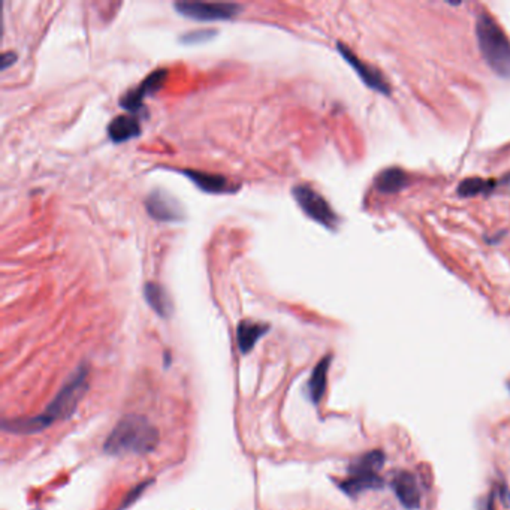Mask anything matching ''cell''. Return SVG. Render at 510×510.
Segmentation results:
<instances>
[{
    "label": "cell",
    "instance_id": "6da1fadb",
    "mask_svg": "<svg viewBox=\"0 0 510 510\" xmlns=\"http://www.w3.org/2000/svg\"><path fill=\"white\" fill-rule=\"evenodd\" d=\"M87 388H89V367L83 364L62 386L57 395L52 398L41 415L5 420L2 424L3 430L17 434V436H29V434H36L48 428L54 422L69 419L87 392Z\"/></svg>",
    "mask_w": 510,
    "mask_h": 510
},
{
    "label": "cell",
    "instance_id": "7a4b0ae2",
    "mask_svg": "<svg viewBox=\"0 0 510 510\" xmlns=\"http://www.w3.org/2000/svg\"><path fill=\"white\" fill-rule=\"evenodd\" d=\"M159 443V431L141 415L125 416L104 443L108 455L120 457L126 453L146 455L153 452Z\"/></svg>",
    "mask_w": 510,
    "mask_h": 510
},
{
    "label": "cell",
    "instance_id": "3957f363",
    "mask_svg": "<svg viewBox=\"0 0 510 510\" xmlns=\"http://www.w3.org/2000/svg\"><path fill=\"white\" fill-rule=\"evenodd\" d=\"M476 38L485 63L498 77L510 78V39L500 24L486 13L477 15Z\"/></svg>",
    "mask_w": 510,
    "mask_h": 510
},
{
    "label": "cell",
    "instance_id": "277c9868",
    "mask_svg": "<svg viewBox=\"0 0 510 510\" xmlns=\"http://www.w3.org/2000/svg\"><path fill=\"white\" fill-rule=\"evenodd\" d=\"M385 462V453L382 451H370L362 457L356 458L349 465V476L340 483V490L349 497H357L368 490H377L383 486L382 477L378 476Z\"/></svg>",
    "mask_w": 510,
    "mask_h": 510
},
{
    "label": "cell",
    "instance_id": "5b68a950",
    "mask_svg": "<svg viewBox=\"0 0 510 510\" xmlns=\"http://www.w3.org/2000/svg\"><path fill=\"white\" fill-rule=\"evenodd\" d=\"M295 201L298 202L299 208L306 213L311 220L318 222L319 225L325 226L327 229H335L339 226L340 220L339 215L331 208L328 201L325 199L322 194L314 190L309 184H297L292 189Z\"/></svg>",
    "mask_w": 510,
    "mask_h": 510
},
{
    "label": "cell",
    "instance_id": "8992f818",
    "mask_svg": "<svg viewBox=\"0 0 510 510\" xmlns=\"http://www.w3.org/2000/svg\"><path fill=\"white\" fill-rule=\"evenodd\" d=\"M178 14L198 21L231 20L240 14L238 3H207V2H178L173 5Z\"/></svg>",
    "mask_w": 510,
    "mask_h": 510
},
{
    "label": "cell",
    "instance_id": "52a82bcc",
    "mask_svg": "<svg viewBox=\"0 0 510 510\" xmlns=\"http://www.w3.org/2000/svg\"><path fill=\"white\" fill-rule=\"evenodd\" d=\"M168 78L167 69H157L151 72L148 77L141 83L136 89L129 90L122 99L120 105L129 113H139L144 108V99L147 96L156 93Z\"/></svg>",
    "mask_w": 510,
    "mask_h": 510
},
{
    "label": "cell",
    "instance_id": "ba28073f",
    "mask_svg": "<svg viewBox=\"0 0 510 510\" xmlns=\"http://www.w3.org/2000/svg\"><path fill=\"white\" fill-rule=\"evenodd\" d=\"M146 210L159 222H180L184 219L181 204L164 190H153L146 199Z\"/></svg>",
    "mask_w": 510,
    "mask_h": 510
},
{
    "label": "cell",
    "instance_id": "9c48e42d",
    "mask_svg": "<svg viewBox=\"0 0 510 510\" xmlns=\"http://www.w3.org/2000/svg\"><path fill=\"white\" fill-rule=\"evenodd\" d=\"M339 47V51L341 56L344 57V60L350 64V66L355 69V72L357 73V77H360L364 84L367 87H370V89L376 90V92H381L383 94H389L390 93V89H389V84L386 83V80L382 77V73L376 71L374 68H371L370 64L364 63L361 59H357L356 54H353L349 48H347L344 43L339 42L337 43Z\"/></svg>",
    "mask_w": 510,
    "mask_h": 510
},
{
    "label": "cell",
    "instance_id": "30bf717a",
    "mask_svg": "<svg viewBox=\"0 0 510 510\" xmlns=\"http://www.w3.org/2000/svg\"><path fill=\"white\" fill-rule=\"evenodd\" d=\"M183 176H186L194 186L198 189L204 190L205 193H235L240 186L238 184H232L229 180L219 173H210V172H202V171H194V169H178Z\"/></svg>",
    "mask_w": 510,
    "mask_h": 510
},
{
    "label": "cell",
    "instance_id": "8fae6325",
    "mask_svg": "<svg viewBox=\"0 0 510 510\" xmlns=\"http://www.w3.org/2000/svg\"><path fill=\"white\" fill-rule=\"evenodd\" d=\"M398 500L407 509H418L420 506L422 493L416 477L409 472H399L390 482Z\"/></svg>",
    "mask_w": 510,
    "mask_h": 510
},
{
    "label": "cell",
    "instance_id": "7c38bea8",
    "mask_svg": "<svg viewBox=\"0 0 510 510\" xmlns=\"http://www.w3.org/2000/svg\"><path fill=\"white\" fill-rule=\"evenodd\" d=\"M106 130L113 143L122 144L141 135V123L134 115H117Z\"/></svg>",
    "mask_w": 510,
    "mask_h": 510
},
{
    "label": "cell",
    "instance_id": "4fadbf2b",
    "mask_svg": "<svg viewBox=\"0 0 510 510\" xmlns=\"http://www.w3.org/2000/svg\"><path fill=\"white\" fill-rule=\"evenodd\" d=\"M269 331V325L255 320H241L236 328V341L241 353H248L256 346L257 340Z\"/></svg>",
    "mask_w": 510,
    "mask_h": 510
},
{
    "label": "cell",
    "instance_id": "5bb4252c",
    "mask_svg": "<svg viewBox=\"0 0 510 510\" xmlns=\"http://www.w3.org/2000/svg\"><path fill=\"white\" fill-rule=\"evenodd\" d=\"M144 298L148 306L155 310L160 318H169L173 311V304L165 288L156 283V281H148L144 286Z\"/></svg>",
    "mask_w": 510,
    "mask_h": 510
},
{
    "label": "cell",
    "instance_id": "9a60e30c",
    "mask_svg": "<svg viewBox=\"0 0 510 510\" xmlns=\"http://www.w3.org/2000/svg\"><path fill=\"white\" fill-rule=\"evenodd\" d=\"M331 360L332 356L328 355L325 356L323 360L319 361V364L314 367V370L310 376V381L307 383V392L310 399L313 401L314 404H319L320 399L327 390V383H328V370L331 365Z\"/></svg>",
    "mask_w": 510,
    "mask_h": 510
},
{
    "label": "cell",
    "instance_id": "2e32d148",
    "mask_svg": "<svg viewBox=\"0 0 510 510\" xmlns=\"http://www.w3.org/2000/svg\"><path fill=\"white\" fill-rule=\"evenodd\" d=\"M409 183L410 178L403 169L388 168L377 176L376 187L381 193H397L403 190Z\"/></svg>",
    "mask_w": 510,
    "mask_h": 510
},
{
    "label": "cell",
    "instance_id": "e0dca14e",
    "mask_svg": "<svg viewBox=\"0 0 510 510\" xmlns=\"http://www.w3.org/2000/svg\"><path fill=\"white\" fill-rule=\"evenodd\" d=\"M495 186L494 181L490 180H482V178H467L464 180L458 186V194L460 197H477V194L490 193Z\"/></svg>",
    "mask_w": 510,
    "mask_h": 510
},
{
    "label": "cell",
    "instance_id": "ac0fdd59",
    "mask_svg": "<svg viewBox=\"0 0 510 510\" xmlns=\"http://www.w3.org/2000/svg\"><path fill=\"white\" fill-rule=\"evenodd\" d=\"M215 34L214 30H198V31H190V34L184 35L181 38L183 42L186 43H194V42H204L210 38H213V35Z\"/></svg>",
    "mask_w": 510,
    "mask_h": 510
},
{
    "label": "cell",
    "instance_id": "d6986e66",
    "mask_svg": "<svg viewBox=\"0 0 510 510\" xmlns=\"http://www.w3.org/2000/svg\"><path fill=\"white\" fill-rule=\"evenodd\" d=\"M148 483H151V481H150V482H144V483H139V485L135 488L134 491H130V493L127 494V497L125 498V502H123V504H122L120 510H123L125 507H127V506H130L132 503H135V502L138 500V498H139V495L143 494V491H146V488L148 486Z\"/></svg>",
    "mask_w": 510,
    "mask_h": 510
},
{
    "label": "cell",
    "instance_id": "ffe728a7",
    "mask_svg": "<svg viewBox=\"0 0 510 510\" xmlns=\"http://www.w3.org/2000/svg\"><path fill=\"white\" fill-rule=\"evenodd\" d=\"M0 60H2V66H0V68H2V71H5V69H8L10 66V64L15 63L17 54L13 52V51H6V52L2 54V57H0Z\"/></svg>",
    "mask_w": 510,
    "mask_h": 510
},
{
    "label": "cell",
    "instance_id": "44dd1931",
    "mask_svg": "<svg viewBox=\"0 0 510 510\" xmlns=\"http://www.w3.org/2000/svg\"><path fill=\"white\" fill-rule=\"evenodd\" d=\"M486 510H494V494L488 498L486 502Z\"/></svg>",
    "mask_w": 510,
    "mask_h": 510
}]
</instances>
